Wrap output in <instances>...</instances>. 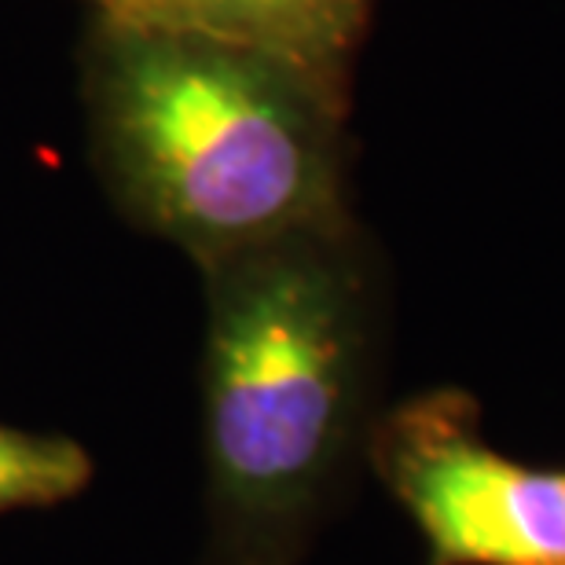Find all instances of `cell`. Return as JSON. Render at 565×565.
<instances>
[{
  "label": "cell",
  "instance_id": "7a4b0ae2",
  "mask_svg": "<svg viewBox=\"0 0 565 565\" xmlns=\"http://www.w3.org/2000/svg\"><path fill=\"white\" fill-rule=\"evenodd\" d=\"M82 99L110 202L195 268L353 217L342 77L184 22L99 15Z\"/></svg>",
  "mask_w": 565,
  "mask_h": 565
},
{
  "label": "cell",
  "instance_id": "8992f818",
  "mask_svg": "<svg viewBox=\"0 0 565 565\" xmlns=\"http://www.w3.org/2000/svg\"><path fill=\"white\" fill-rule=\"evenodd\" d=\"M96 4H99V15H126V19H132V15H143L151 0H96Z\"/></svg>",
  "mask_w": 565,
  "mask_h": 565
},
{
  "label": "cell",
  "instance_id": "6da1fadb",
  "mask_svg": "<svg viewBox=\"0 0 565 565\" xmlns=\"http://www.w3.org/2000/svg\"><path fill=\"white\" fill-rule=\"evenodd\" d=\"M202 565H301L382 408L386 298L356 217L199 268Z\"/></svg>",
  "mask_w": 565,
  "mask_h": 565
},
{
  "label": "cell",
  "instance_id": "277c9868",
  "mask_svg": "<svg viewBox=\"0 0 565 565\" xmlns=\"http://www.w3.org/2000/svg\"><path fill=\"white\" fill-rule=\"evenodd\" d=\"M371 0H151L143 15L213 30L345 82V60Z\"/></svg>",
  "mask_w": 565,
  "mask_h": 565
},
{
  "label": "cell",
  "instance_id": "3957f363",
  "mask_svg": "<svg viewBox=\"0 0 565 565\" xmlns=\"http://www.w3.org/2000/svg\"><path fill=\"white\" fill-rule=\"evenodd\" d=\"M367 473L419 529L426 565H565V470L503 456L467 390L386 404Z\"/></svg>",
  "mask_w": 565,
  "mask_h": 565
},
{
  "label": "cell",
  "instance_id": "5b68a950",
  "mask_svg": "<svg viewBox=\"0 0 565 565\" xmlns=\"http://www.w3.org/2000/svg\"><path fill=\"white\" fill-rule=\"evenodd\" d=\"M93 481V456L82 440L0 423V518L49 511Z\"/></svg>",
  "mask_w": 565,
  "mask_h": 565
}]
</instances>
